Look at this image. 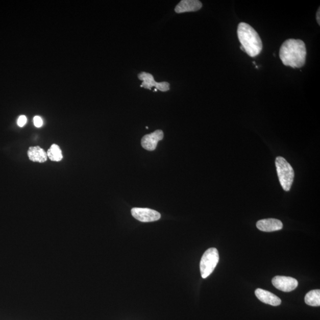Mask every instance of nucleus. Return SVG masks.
<instances>
[{
	"label": "nucleus",
	"mask_w": 320,
	"mask_h": 320,
	"mask_svg": "<svg viewBox=\"0 0 320 320\" xmlns=\"http://www.w3.org/2000/svg\"><path fill=\"white\" fill-rule=\"evenodd\" d=\"M306 46L300 39L286 40L279 51V57L282 63L293 68L303 67L306 61Z\"/></svg>",
	"instance_id": "f257e3e1"
},
{
	"label": "nucleus",
	"mask_w": 320,
	"mask_h": 320,
	"mask_svg": "<svg viewBox=\"0 0 320 320\" xmlns=\"http://www.w3.org/2000/svg\"><path fill=\"white\" fill-rule=\"evenodd\" d=\"M237 35L244 52L250 57H255L262 52V40L251 26L245 23H240L238 24Z\"/></svg>",
	"instance_id": "f03ea898"
},
{
	"label": "nucleus",
	"mask_w": 320,
	"mask_h": 320,
	"mask_svg": "<svg viewBox=\"0 0 320 320\" xmlns=\"http://www.w3.org/2000/svg\"><path fill=\"white\" fill-rule=\"evenodd\" d=\"M275 164L282 188L286 192H288L291 188L295 176L293 169L288 162L282 157H278L276 159Z\"/></svg>",
	"instance_id": "7ed1b4c3"
},
{
	"label": "nucleus",
	"mask_w": 320,
	"mask_h": 320,
	"mask_svg": "<svg viewBox=\"0 0 320 320\" xmlns=\"http://www.w3.org/2000/svg\"><path fill=\"white\" fill-rule=\"evenodd\" d=\"M219 253L216 248H210L206 251L200 262L202 278L206 279L214 270L219 262Z\"/></svg>",
	"instance_id": "20e7f679"
},
{
	"label": "nucleus",
	"mask_w": 320,
	"mask_h": 320,
	"mask_svg": "<svg viewBox=\"0 0 320 320\" xmlns=\"http://www.w3.org/2000/svg\"><path fill=\"white\" fill-rule=\"evenodd\" d=\"M131 213L135 219L142 223L156 221L161 218L159 212L149 208H134Z\"/></svg>",
	"instance_id": "39448f33"
},
{
	"label": "nucleus",
	"mask_w": 320,
	"mask_h": 320,
	"mask_svg": "<svg viewBox=\"0 0 320 320\" xmlns=\"http://www.w3.org/2000/svg\"><path fill=\"white\" fill-rule=\"evenodd\" d=\"M138 79L142 81L141 87L146 89L152 90L153 87H155L156 89L163 92L170 90V84L167 82H156L153 75L150 73L141 72L138 75Z\"/></svg>",
	"instance_id": "423d86ee"
},
{
	"label": "nucleus",
	"mask_w": 320,
	"mask_h": 320,
	"mask_svg": "<svg viewBox=\"0 0 320 320\" xmlns=\"http://www.w3.org/2000/svg\"><path fill=\"white\" fill-rule=\"evenodd\" d=\"M272 282L276 288L285 292L292 291L299 285V282L295 278L283 276H277L272 279Z\"/></svg>",
	"instance_id": "0eeeda50"
},
{
	"label": "nucleus",
	"mask_w": 320,
	"mask_h": 320,
	"mask_svg": "<svg viewBox=\"0 0 320 320\" xmlns=\"http://www.w3.org/2000/svg\"><path fill=\"white\" fill-rule=\"evenodd\" d=\"M164 137L163 132L157 130L153 133L145 135L142 138L141 145L143 148L148 151L155 150L157 143L162 140Z\"/></svg>",
	"instance_id": "6e6552de"
},
{
	"label": "nucleus",
	"mask_w": 320,
	"mask_h": 320,
	"mask_svg": "<svg viewBox=\"0 0 320 320\" xmlns=\"http://www.w3.org/2000/svg\"><path fill=\"white\" fill-rule=\"evenodd\" d=\"M256 227L259 230L264 232H273L282 229L283 224L280 220L268 218L259 220Z\"/></svg>",
	"instance_id": "1a4fd4ad"
},
{
	"label": "nucleus",
	"mask_w": 320,
	"mask_h": 320,
	"mask_svg": "<svg viewBox=\"0 0 320 320\" xmlns=\"http://www.w3.org/2000/svg\"><path fill=\"white\" fill-rule=\"evenodd\" d=\"M255 295L257 299L262 303L272 305V306H278L282 303L281 300L278 297L266 290L257 289L255 290Z\"/></svg>",
	"instance_id": "9d476101"
},
{
	"label": "nucleus",
	"mask_w": 320,
	"mask_h": 320,
	"mask_svg": "<svg viewBox=\"0 0 320 320\" xmlns=\"http://www.w3.org/2000/svg\"><path fill=\"white\" fill-rule=\"evenodd\" d=\"M202 7V4L198 0H182L176 7V13L196 12Z\"/></svg>",
	"instance_id": "9b49d317"
},
{
	"label": "nucleus",
	"mask_w": 320,
	"mask_h": 320,
	"mask_svg": "<svg viewBox=\"0 0 320 320\" xmlns=\"http://www.w3.org/2000/svg\"><path fill=\"white\" fill-rule=\"evenodd\" d=\"M28 155L29 160L39 163H45L47 161V153L39 146L29 147Z\"/></svg>",
	"instance_id": "f8f14e48"
},
{
	"label": "nucleus",
	"mask_w": 320,
	"mask_h": 320,
	"mask_svg": "<svg viewBox=\"0 0 320 320\" xmlns=\"http://www.w3.org/2000/svg\"><path fill=\"white\" fill-rule=\"evenodd\" d=\"M305 302L312 307H319L320 290H312L308 292L305 297Z\"/></svg>",
	"instance_id": "ddd939ff"
},
{
	"label": "nucleus",
	"mask_w": 320,
	"mask_h": 320,
	"mask_svg": "<svg viewBox=\"0 0 320 320\" xmlns=\"http://www.w3.org/2000/svg\"><path fill=\"white\" fill-rule=\"evenodd\" d=\"M47 156L53 161H60L63 158L60 146L56 144L51 145V148L47 151Z\"/></svg>",
	"instance_id": "4468645a"
},
{
	"label": "nucleus",
	"mask_w": 320,
	"mask_h": 320,
	"mask_svg": "<svg viewBox=\"0 0 320 320\" xmlns=\"http://www.w3.org/2000/svg\"><path fill=\"white\" fill-rule=\"evenodd\" d=\"M27 122V118L24 115L20 116L17 120V124L20 127H23Z\"/></svg>",
	"instance_id": "2eb2a0df"
},
{
	"label": "nucleus",
	"mask_w": 320,
	"mask_h": 320,
	"mask_svg": "<svg viewBox=\"0 0 320 320\" xmlns=\"http://www.w3.org/2000/svg\"><path fill=\"white\" fill-rule=\"evenodd\" d=\"M34 122L36 127L39 128L42 126L43 120L40 116H35L34 119Z\"/></svg>",
	"instance_id": "dca6fc26"
},
{
	"label": "nucleus",
	"mask_w": 320,
	"mask_h": 320,
	"mask_svg": "<svg viewBox=\"0 0 320 320\" xmlns=\"http://www.w3.org/2000/svg\"><path fill=\"white\" fill-rule=\"evenodd\" d=\"M319 8L318 9L317 12V16H316V18H317V23L319 25L320 24V17H319V14H320V12H319Z\"/></svg>",
	"instance_id": "f3484780"
},
{
	"label": "nucleus",
	"mask_w": 320,
	"mask_h": 320,
	"mask_svg": "<svg viewBox=\"0 0 320 320\" xmlns=\"http://www.w3.org/2000/svg\"><path fill=\"white\" fill-rule=\"evenodd\" d=\"M240 49H241L242 51H244V50L243 47H242L241 46H240Z\"/></svg>",
	"instance_id": "a211bd4d"
}]
</instances>
